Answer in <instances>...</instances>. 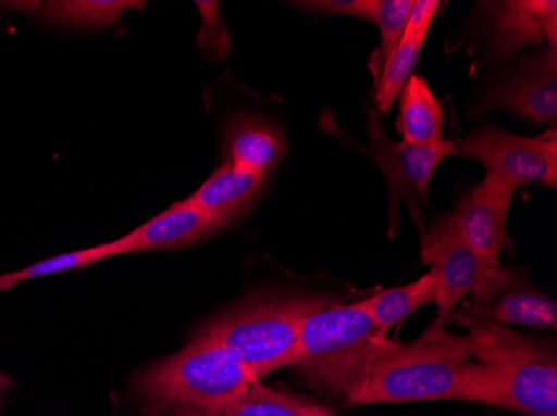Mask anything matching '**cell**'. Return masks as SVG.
<instances>
[{"label": "cell", "instance_id": "17", "mask_svg": "<svg viewBox=\"0 0 557 416\" xmlns=\"http://www.w3.org/2000/svg\"><path fill=\"white\" fill-rule=\"evenodd\" d=\"M143 8L144 2L133 0H54L40 2L34 15L69 29H106L121 22L127 12Z\"/></svg>", "mask_w": 557, "mask_h": 416}, {"label": "cell", "instance_id": "16", "mask_svg": "<svg viewBox=\"0 0 557 416\" xmlns=\"http://www.w3.org/2000/svg\"><path fill=\"white\" fill-rule=\"evenodd\" d=\"M397 99L399 133L404 142L424 146L443 140V105L421 75H412Z\"/></svg>", "mask_w": 557, "mask_h": 416}, {"label": "cell", "instance_id": "8", "mask_svg": "<svg viewBox=\"0 0 557 416\" xmlns=\"http://www.w3.org/2000/svg\"><path fill=\"white\" fill-rule=\"evenodd\" d=\"M368 134L371 139L369 157L386 177L391 197V222L397 220L400 205H408L412 217L419 220V205L429 199V184L441 162L456 155L454 140L416 146L400 140L394 142L374 111L368 114Z\"/></svg>", "mask_w": 557, "mask_h": 416}, {"label": "cell", "instance_id": "1", "mask_svg": "<svg viewBox=\"0 0 557 416\" xmlns=\"http://www.w3.org/2000/svg\"><path fill=\"white\" fill-rule=\"evenodd\" d=\"M468 337L434 322L414 342L383 338L361 387L347 405H397L428 400L469 402Z\"/></svg>", "mask_w": 557, "mask_h": 416}, {"label": "cell", "instance_id": "21", "mask_svg": "<svg viewBox=\"0 0 557 416\" xmlns=\"http://www.w3.org/2000/svg\"><path fill=\"white\" fill-rule=\"evenodd\" d=\"M114 259L111 250V242L89 247V249L75 250V252L62 253V255L50 256L40 260L29 267L21 270L9 272L0 275V292L14 289L17 285L24 283L34 278L50 277V275L65 274V272L83 270L90 265L99 264L104 260Z\"/></svg>", "mask_w": 557, "mask_h": 416}, {"label": "cell", "instance_id": "9", "mask_svg": "<svg viewBox=\"0 0 557 416\" xmlns=\"http://www.w3.org/2000/svg\"><path fill=\"white\" fill-rule=\"evenodd\" d=\"M421 256L437 277L436 320L446 324L487 270L483 259L459 236L450 214L437 218L422 231Z\"/></svg>", "mask_w": 557, "mask_h": 416}, {"label": "cell", "instance_id": "6", "mask_svg": "<svg viewBox=\"0 0 557 416\" xmlns=\"http://www.w3.org/2000/svg\"><path fill=\"white\" fill-rule=\"evenodd\" d=\"M454 147L456 155L484 165L487 177L511 189L525 184H543L556 189V130L529 139L494 125H483L468 137L454 140Z\"/></svg>", "mask_w": 557, "mask_h": 416}, {"label": "cell", "instance_id": "4", "mask_svg": "<svg viewBox=\"0 0 557 416\" xmlns=\"http://www.w3.org/2000/svg\"><path fill=\"white\" fill-rule=\"evenodd\" d=\"M333 302L327 295L264 293L227 310L197 335L222 343L261 380L281 368L294 367L304 322Z\"/></svg>", "mask_w": 557, "mask_h": 416}, {"label": "cell", "instance_id": "26", "mask_svg": "<svg viewBox=\"0 0 557 416\" xmlns=\"http://www.w3.org/2000/svg\"><path fill=\"white\" fill-rule=\"evenodd\" d=\"M14 387V381L4 371H0V405L4 402V396L8 395L9 390Z\"/></svg>", "mask_w": 557, "mask_h": 416}, {"label": "cell", "instance_id": "18", "mask_svg": "<svg viewBox=\"0 0 557 416\" xmlns=\"http://www.w3.org/2000/svg\"><path fill=\"white\" fill-rule=\"evenodd\" d=\"M436 293L437 277L431 270L412 283L381 290L368 299H362V303L379 330L387 335L394 325L406 320L409 315L414 314L422 306L436 302Z\"/></svg>", "mask_w": 557, "mask_h": 416}, {"label": "cell", "instance_id": "24", "mask_svg": "<svg viewBox=\"0 0 557 416\" xmlns=\"http://www.w3.org/2000/svg\"><path fill=\"white\" fill-rule=\"evenodd\" d=\"M441 5L444 4L437 0H414L411 11H409L408 22H406V30L429 34L437 12L441 11Z\"/></svg>", "mask_w": 557, "mask_h": 416}, {"label": "cell", "instance_id": "11", "mask_svg": "<svg viewBox=\"0 0 557 416\" xmlns=\"http://www.w3.org/2000/svg\"><path fill=\"white\" fill-rule=\"evenodd\" d=\"M506 109L519 117L540 124H554L557 117V59L556 50L525 59L518 71L487 93L479 112Z\"/></svg>", "mask_w": 557, "mask_h": 416}, {"label": "cell", "instance_id": "10", "mask_svg": "<svg viewBox=\"0 0 557 416\" xmlns=\"http://www.w3.org/2000/svg\"><path fill=\"white\" fill-rule=\"evenodd\" d=\"M516 189L496 178H484L459 199L450 212L454 227L465 242L483 259L487 267H497L508 239V215Z\"/></svg>", "mask_w": 557, "mask_h": 416}, {"label": "cell", "instance_id": "2", "mask_svg": "<svg viewBox=\"0 0 557 416\" xmlns=\"http://www.w3.org/2000/svg\"><path fill=\"white\" fill-rule=\"evenodd\" d=\"M469 403L528 416H557L556 343L509 327L472 324Z\"/></svg>", "mask_w": 557, "mask_h": 416}, {"label": "cell", "instance_id": "12", "mask_svg": "<svg viewBox=\"0 0 557 416\" xmlns=\"http://www.w3.org/2000/svg\"><path fill=\"white\" fill-rule=\"evenodd\" d=\"M224 222L200 211L193 203L177 202L121 239L112 240V255L184 249L214 236Z\"/></svg>", "mask_w": 557, "mask_h": 416}, {"label": "cell", "instance_id": "13", "mask_svg": "<svg viewBox=\"0 0 557 416\" xmlns=\"http://www.w3.org/2000/svg\"><path fill=\"white\" fill-rule=\"evenodd\" d=\"M490 58L504 61L524 47L549 42L556 50V0H508L491 4Z\"/></svg>", "mask_w": 557, "mask_h": 416}, {"label": "cell", "instance_id": "22", "mask_svg": "<svg viewBox=\"0 0 557 416\" xmlns=\"http://www.w3.org/2000/svg\"><path fill=\"white\" fill-rule=\"evenodd\" d=\"M411 5L412 0H375L374 2V24L381 33V43L372 52L369 61V71L374 79V86L396 50L397 43L403 39Z\"/></svg>", "mask_w": 557, "mask_h": 416}, {"label": "cell", "instance_id": "14", "mask_svg": "<svg viewBox=\"0 0 557 416\" xmlns=\"http://www.w3.org/2000/svg\"><path fill=\"white\" fill-rule=\"evenodd\" d=\"M225 162L268 175L284 155V139L277 127L252 114L231 118L224 136Z\"/></svg>", "mask_w": 557, "mask_h": 416}, {"label": "cell", "instance_id": "23", "mask_svg": "<svg viewBox=\"0 0 557 416\" xmlns=\"http://www.w3.org/2000/svg\"><path fill=\"white\" fill-rule=\"evenodd\" d=\"M374 2L375 0H309L296 2L294 5L319 14L349 15L374 24Z\"/></svg>", "mask_w": 557, "mask_h": 416}, {"label": "cell", "instance_id": "20", "mask_svg": "<svg viewBox=\"0 0 557 416\" xmlns=\"http://www.w3.org/2000/svg\"><path fill=\"white\" fill-rule=\"evenodd\" d=\"M425 39H428L425 33L404 30L403 39L397 43L396 50L375 84V103L379 112L387 114L391 111L394 100L399 97L403 87L414 75Z\"/></svg>", "mask_w": 557, "mask_h": 416}, {"label": "cell", "instance_id": "19", "mask_svg": "<svg viewBox=\"0 0 557 416\" xmlns=\"http://www.w3.org/2000/svg\"><path fill=\"white\" fill-rule=\"evenodd\" d=\"M218 416H334L327 406L304 396L265 387L261 381L247 388L246 392L225 408L215 412Z\"/></svg>", "mask_w": 557, "mask_h": 416}, {"label": "cell", "instance_id": "3", "mask_svg": "<svg viewBox=\"0 0 557 416\" xmlns=\"http://www.w3.org/2000/svg\"><path fill=\"white\" fill-rule=\"evenodd\" d=\"M362 300L322 306L304 322L294 368L304 383L327 399L349 402L361 387L379 342L386 338Z\"/></svg>", "mask_w": 557, "mask_h": 416}, {"label": "cell", "instance_id": "7", "mask_svg": "<svg viewBox=\"0 0 557 416\" xmlns=\"http://www.w3.org/2000/svg\"><path fill=\"white\" fill-rule=\"evenodd\" d=\"M468 328L472 324L500 327L557 328V305L553 297L533 289L521 275L506 268H487L461 306L446 324Z\"/></svg>", "mask_w": 557, "mask_h": 416}, {"label": "cell", "instance_id": "15", "mask_svg": "<svg viewBox=\"0 0 557 416\" xmlns=\"http://www.w3.org/2000/svg\"><path fill=\"white\" fill-rule=\"evenodd\" d=\"M265 177L268 175L256 174L224 162L186 200L227 225L255 202L264 187Z\"/></svg>", "mask_w": 557, "mask_h": 416}, {"label": "cell", "instance_id": "25", "mask_svg": "<svg viewBox=\"0 0 557 416\" xmlns=\"http://www.w3.org/2000/svg\"><path fill=\"white\" fill-rule=\"evenodd\" d=\"M147 416H218L215 413L205 409L193 408V406L174 405V403H154Z\"/></svg>", "mask_w": 557, "mask_h": 416}, {"label": "cell", "instance_id": "5", "mask_svg": "<svg viewBox=\"0 0 557 416\" xmlns=\"http://www.w3.org/2000/svg\"><path fill=\"white\" fill-rule=\"evenodd\" d=\"M258 381L230 349L196 335L181 352L150 365L137 377L136 395L146 402L215 413Z\"/></svg>", "mask_w": 557, "mask_h": 416}]
</instances>
